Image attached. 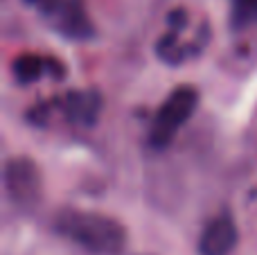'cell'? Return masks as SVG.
<instances>
[{
  "instance_id": "7",
  "label": "cell",
  "mask_w": 257,
  "mask_h": 255,
  "mask_svg": "<svg viewBox=\"0 0 257 255\" xmlns=\"http://www.w3.org/2000/svg\"><path fill=\"white\" fill-rule=\"evenodd\" d=\"M14 81L21 86H30L39 81L43 75H50L54 79L66 77V66L54 57H41V54H18L12 61Z\"/></svg>"
},
{
  "instance_id": "1",
  "label": "cell",
  "mask_w": 257,
  "mask_h": 255,
  "mask_svg": "<svg viewBox=\"0 0 257 255\" xmlns=\"http://www.w3.org/2000/svg\"><path fill=\"white\" fill-rule=\"evenodd\" d=\"M54 230L90 255H122L126 248L124 226L102 212L63 208L54 217Z\"/></svg>"
},
{
  "instance_id": "4",
  "label": "cell",
  "mask_w": 257,
  "mask_h": 255,
  "mask_svg": "<svg viewBox=\"0 0 257 255\" xmlns=\"http://www.w3.org/2000/svg\"><path fill=\"white\" fill-rule=\"evenodd\" d=\"M5 190L18 210H34L43 199V174L39 163L27 156H14L5 163Z\"/></svg>"
},
{
  "instance_id": "2",
  "label": "cell",
  "mask_w": 257,
  "mask_h": 255,
  "mask_svg": "<svg viewBox=\"0 0 257 255\" xmlns=\"http://www.w3.org/2000/svg\"><path fill=\"white\" fill-rule=\"evenodd\" d=\"M199 90L190 84L176 86L169 93V97L160 104L158 113H156L154 122L149 129V145L154 149H165L172 145L176 134L187 124L192 115H194L196 106H199Z\"/></svg>"
},
{
  "instance_id": "8",
  "label": "cell",
  "mask_w": 257,
  "mask_h": 255,
  "mask_svg": "<svg viewBox=\"0 0 257 255\" xmlns=\"http://www.w3.org/2000/svg\"><path fill=\"white\" fill-rule=\"evenodd\" d=\"M167 23H169V32L158 39V43H156V54H158L160 61L169 63V66H178V63H183L192 54V50L185 48V45L181 43V39H178L181 32L187 27V12L181 7L172 9L167 16Z\"/></svg>"
},
{
  "instance_id": "5",
  "label": "cell",
  "mask_w": 257,
  "mask_h": 255,
  "mask_svg": "<svg viewBox=\"0 0 257 255\" xmlns=\"http://www.w3.org/2000/svg\"><path fill=\"white\" fill-rule=\"evenodd\" d=\"M52 106L63 113L68 124L90 129L97 124L99 113H102L104 99L95 88L86 90H68L63 97L52 99Z\"/></svg>"
},
{
  "instance_id": "3",
  "label": "cell",
  "mask_w": 257,
  "mask_h": 255,
  "mask_svg": "<svg viewBox=\"0 0 257 255\" xmlns=\"http://www.w3.org/2000/svg\"><path fill=\"white\" fill-rule=\"evenodd\" d=\"M41 14L57 34L68 41H88L95 36V27L86 12L84 0H25Z\"/></svg>"
},
{
  "instance_id": "6",
  "label": "cell",
  "mask_w": 257,
  "mask_h": 255,
  "mask_svg": "<svg viewBox=\"0 0 257 255\" xmlns=\"http://www.w3.org/2000/svg\"><path fill=\"white\" fill-rule=\"evenodd\" d=\"M237 224L228 212L217 215L199 237V255H230L237 246Z\"/></svg>"
}]
</instances>
